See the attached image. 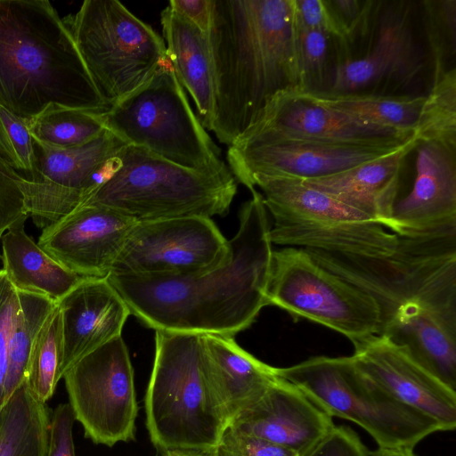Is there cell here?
I'll list each match as a JSON object with an SVG mask.
<instances>
[{"label":"cell","instance_id":"cell-1","mask_svg":"<svg viewBox=\"0 0 456 456\" xmlns=\"http://www.w3.org/2000/svg\"><path fill=\"white\" fill-rule=\"evenodd\" d=\"M397 235L384 257L305 249L370 296L383 336L456 390V226Z\"/></svg>","mask_w":456,"mask_h":456},{"label":"cell","instance_id":"cell-2","mask_svg":"<svg viewBox=\"0 0 456 456\" xmlns=\"http://www.w3.org/2000/svg\"><path fill=\"white\" fill-rule=\"evenodd\" d=\"M239 214V229L224 266L189 277H107L131 314L154 330L234 337L268 305L273 260L271 224L256 189Z\"/></svg>","mask_w":456,"mask_h":456},{"label":"cell","instance_id":"cell-3","mask_svg":"<svg viewBox=\"0 0 456 456\" xmlns=\"http://www.w3.org/2000/svg\"><path fill=\"white\" fill-rule=\"evenodd\" d=\"M212 132L233 145L279 94L305 91L295 0H212Z\"/></svg>","mask_w":456,"mask_h":456},{"label":"cell","instance_id":"cell-4","mask_svg":"<svg viewBox=\"0 0 456 456\" xmlns=\"http://www.w3.org/2000/svg\"><path fill=\"white\" fill-rule=\"evenodd\" d=\"M53 105L110 107L49 1L0 0V108L29 120Z\"/></svg>","mask_w":456,"mask_h":456},{"label":"cell","instance_id":"cell-5","mask_svg":"<svg viewBox=\"0 0 456 456\" xmlns=\"http://www.w3.org/2000/svg\"><path fill=\"white\" fill-rule=\"evenodd\" d=\"M146 427L164 454L215 451L231 419L211 379L201 334L155 330Z\"/></svg>","mask_w":456,"mask_h":456},{"label":"cell","instance_id":"cell-6","mask_svg":"<svg viewBox=\"0 0 456 456\" xmlns=\"http://www.w3.org/2000/svg\"><path fill=\"white\" fill-rule=\"evenodd\" d=\"M236 191L229 168L202 173L126 144L111 173L81 205L109 208L137 223L212 218L227 215Z\"/></svg>","mask_w":456,"mask_h":456},{"label":"cell","instance_id":"cell-7","mask_svg":"<svg viewBox=\"0 0 456 456\" xmlns=\"http://www.w3.org/2000/svg\"><path fill=\"white\" fill-rule=\"evenodd\" d=\"M245 186L261 191L273 221V245L367 257L387 256L396 248L395 233L300 178L254 175Z\"/></svg>","mask_w":456,"mask_h":456},{"label":"cell","instance_id":"cell-8","mask_svg":"<svg viewBox=\"0 0 456 456\" xmlns=\"http://www.w3.org/2000/svg\"><path fill=\"white\" fill-rule=\"evenodd\" d=\"M98 118L127 145L176 165L202 173L229 168L191 110L169 60L142 86L98 113Z\"/></svg>","mask_w":456,"mask_h":456},{"label":"cell","instance_id":"cell-9","mask_svg":"<svg viewBox=\"0 0 456 456\" xmlns=\"http://www.w3.org/2000/svg\"><path fill=\"white\" fill-rule=\"evenodd\" d=\"M330 417L348 419L364 430L379 447H411L443 431L429 417L398 402L362 375L351 356H314L295 365L277 368Z\"/></svg>","mask_w":456,"mask_h":456},{"label":"cell","instance_id":"cell-10","mask_svg":"<svg viewBox=\"0 0 456 456\" xmlns=\"http://www.w3.org/2000/svg\"><path fill=\"white\" fill-rule=\"evenodd\" d=\"M63 21L110 106L142 86L168 60L163 38L117 0H86Z\"/></svg>","mask_w":456,"mask_h":456},{"label":"cell","instance_id":"cell-11","mask_svg":"<svg viewBox=\"0 0 456 456\" xmlns=\"http://www.w3.org/2000/svg\"><path fill=\"white\" fill-rule=\"evenodd\" d=\"M267 302L295 321L306 319L344 335L354 346L379 331L375 300L319 265L305 248L273 251Z\"/></svg>","mask_w":456,"mask_h":456},{"label":"cell","instance_id":"cell-12","mask_svg":"<svg viewBox=\"0 0 456 456\" xmlns=\"http://www.w3.org/2000/svg\"><path fill=\"white\" fill-rule=\"evenodd\" d=\"M69 404L85 436L109 447L134 439L138 404L122 336L75 362L63 375Z\"/></svg>","mask_w":456,"mask_h":456},{"label":"cell","instance_id":"cell-13","mask_svg":"<svg viewBox=\"0 0 456 456\" xmlns=\"http://www.w3.org/2000/svg\"><path fill=\"white\" fill-rule=\"evenodd\" d=\"M230 241L212 218L193 216L136 223L111 274L139 278L189 277L226 265Z\"/></svg>","mask_w":456,"mask_h":456},{"label":"cell","instance_id":"cell-14","mask_svg":"<svg viewBox=\"0 0 456 456\" xmlns=\"http://www.w3.org/2000/svg\"><path fill=\"white\" fill-rule=\"evenodd\" d=\"M126 145L107 129L89 142L69 149H53L34 140L33 177L26 180L20 175L18 180L34 223L45 228L79 207L109 176Z\"/></svg>","mask_w":456,"mask_h":456},{"label":"cell","instance_id":"cell-15","mask_svg":"<svg viewBox=\"0 0 456 456\" xmlns=\"http://www.w3.org/2000/svg\"><path fill=\"white\" fill-rule=\"evenodd\" d=\"M411 140L404 143L361 144L272 136L229 146L227 160L235 180L244 186L254 175L312 179L379 159Z\"/></svg>","mask_w":456,"mask_h":456},{"label":"cell","instance_id":"cell-16","mask_svg":"<svg viewBox=\"0 0 456 456\" xmlns=\"http://www.w3.org/2000/svg\"><path fill=\"white\" fill-rule=\"evenodd\" d=\"M137 222L111 208L81 205L43 228L37 244L84 278H107Z\"/></svg>","mask_w":456,"mask_h":456},{"label":"cell","instance_id":"cell-17","mask_svg":"<svg viewBox=\"0 0 456 456\" xmlns=\"http://www.w3.org/2000/svg\"><path fill=\"white\" fill-rule=\"evenodd\" d=\"M358 370L398 402L436 421L443 431L456 428V390L419 364L404 348L383 336L354 346Z\"/></svg>","mask_w":456,"mask_h":456},{"label":"cell","instance_id":"cell-18","mask_svg":"<svg viewBox=\"0 0 456 456\" xmlns=\"http://www.w3.org/2000/svg\"><path fill=\"white\" fill-rule=\"evenodd\" d=\"M272 136L389 144L404 143L415 134L363 124L318 102L307 91H288L277 94L256 122L233 145Z\"/></svg>","mask_w":456,"mask_h":456},{"label":"cell","instance_id":"cell-19","mask_svg":"<svg viewBox=\"0 0 456 456\" xmlns=\"http://www.w3.org/2000/svg\"><path fill=\"white\" fill-rule=\"evenodd\" d=\"M229 426L304 456L334 427L321 410L289 381L278 377Z\"/></svg>","mask_w":456,"mask_h":456},{"label":"cell","instance_id":"cell-20","mask_svg":"<svg viewBox=\"0 0 456 456\" xmlns=\"http://www.w3.org/2000/svg\"><path fill=\"white\" fill-rule=\"evenodd\" d=\"M416 176L393 207L389 231L403 235L456 226V146L419 142Z\"/></svg>","mask_w":456,"mask_h":456},{"label":"cell","instance_id":"cell-21","mask_svg":"<svg viewBox=\"0 0 456 456\" xmlns=\"http://www.w3.org/2000/svg\"><path fill=\"white\" fill-rule=\"evenodd\" d=\"M57 305L61 314V379L83 356L120 337L131 314L107 278L83 279Z\"/></svg>","mask_w":456,"mask_h":456},{"label":"cell","instance_id":"cell-22","mask_svg":"<svg viewBox=\"0 0 456 456\" xmlns=\"http://www.w3.org/2000/svg\"><path fill=\"white\" fill-rule=\"evenodd\" d=\"M418 142L415 136L403 147L379 159L331 175L302 180L388 230L393 207L399 196L403 160Z\"/></svg>","mask_w":456,"mask_h":456},{"label":"cell","instance_id":"cell-23","mask_svg":"<svg viewBox=\"0 0 456 456\" xmlns=\"http://www.w3.org/2000/svg\"><path fill=\"white\" fill-rule=\"evenodd\" d=\"M160 22L167 54L176 77L193 100L198 119L211 131L214 85L208 36L168 4L161 12Z\"/></svg>","mask_w":456,"mask_h":456},{"label":"cell","instance_id":"cell-24","mask_svg":"<svg viewBox=\"0 0 456 456\" xmlns=\"http://www.w3.org/2000/svg\"><path fill=\"white\" fill-rule=\"evenodd\" d=\"M201 338L211 379L232 420L278 379L277 367L256 358L234 337L201 334Z\"/></svg>","mask_w":456,"mask_h":456},{"label":"cell","instance_id":"cell-25","mask_svg":"<svg viewBox=\"0 0 456 456\" xmlns=\"http://www.w3.org/2000/svg\"><path fill=\"white\" fill-rule=\"evenodd\" d=\"M21 220L2 236L4 270L18 290L44 294L56 302L67 295L81 277L53 259L24 228Z\"/></svg>","mask_w":456,"mask_h":456},{"label":"cell","instance_id":"cell-26","mask_svg":"<svg viewBox=\"0 0 456 456\" xmlns=\"http://www.w3.org/2000/svg\"><path fill=\"white\" fill-rule=\"evenodd\" d=\"M411 36L402 20L384 22L372 47L362 56L346 60L335 67L329 88L331 94H354L406 67L411 54Z\"/></svg>","mask_w":456,"mask_h":456},{"label":"cell","instance_id":"cell-27","mask_svg":"<svg viewBox=\"0 0 456 456\" xmlns=\"http://www.w3.org/2000/svg\"><path fill=\"white\" fill-rule=\"evenodd\" d=\"M318 102L363 124L415 134L425 96H385L365 94L310 92Z\"/></svg>","mask_w":456,"mask_h":456},{"label":"cell","instance_id":"cell-28","mask_svg":"<svg viewBox=\"0 0 456 456\" xmlns=\"http://www.w3.org/2000/svg\"><path fill=\"white\" fill-rule=\"evenodd\" d=\"M49 410L24 382L0 412V456H45Z\"/></svg>","mask_w":456,"mask_h":456},{"label":"cell","instance_id":"cell-29","mask_svg":"<svg viewBox=\"0 0 456 456\" xmlns=\"http://www.w3.org/2000/svg\"><path fill=\"white\" fill-rule=\"evenodd\" d=\"M20 310L13 325L7 355L4 386L5 403L27 379L36 338L57 302L41 293L18 290Z\"/></svg>","mask_w":456,"mask_h":456},{"label":"cell","instance_id":"cell-30","mask_svg":"<svg viewBox=\"0 0 456 456\" xmlns=\"http://www.w3.org/2000/svg\"><path fill=\"white\" fill-rule=\"evenodd\" d=\"M31 136L53 149H69L89 142L105 131L98 113L50 106L28 120Z\"/></svg>","mask_w":456,"mask_h":456},{"label":"cell","instance_id":"cell-31","mask_svg":"<svg viewBox=\"0 0 456 456\" xmlns=\"http://www.w3.org/2000/svg\"><path fill=\"white\" fill-rule=\"evenodd\" d=\"M61 314L53 309L41 328L31 352L26 384L34 397L45 403L61 379Z\"/></svg>","mask_w":456,"mask_h":456},{"label":"cell","instance_id":"cell-32","mask_svg":"<svg viewBox=\"0 0 456 456\" xmlns=\"http://www.w3.org/2000/svg\"><path fill=\"white\" fill-rule=\"evenodd\" d=\"M415 135L419 142L456 146V69L435 78L420 110Z\"/></svg>","mask_w":456,"mask_h":456},{"label":"cell","instance_id":"cell-33","mask_svg":"<svg viewBox=\"0 0 456 456\" xmlns=\"http://www.w3.org/2000/svg\"><path fill=\"white\" fill-rule=\"evenodd\" d=\"M0 155L21 177L35 172L34 140L28 120L0 108Z\"/></svg>","mask_w":456,"mask_h":456},{"label":"cell","instance_id":"cell-34","mask_svg":"<svg viewBox=\"0 0 456 456\" xmlns=\"http://www.w3.org/2000/svg\"><path fill=\"white\" fill-rule=\"evenodd\" d=\"M330 38L327 34L320 30L299 26L300 59L305 91L321 90L327 73Z\"/></svg>","mask_w":456,"mask_h":456},{"label":"cell","instance_id":"cell-35","mask_svg":"<svg viewBox=\"0 0 456 456\" xmlns=\"http://www.w3.org/2000/svg\"><path fill=\"white\" fill-rule=\"evenodd\" d=\"M20 310L19 291L4 269L0 270V412L5 403L4 386L8 344Z\"/></svg>","mask_w":456,"mask_h":456},{"label":"cell","instance_id":"cell-36","mask_svg":"<svg viewBox=\"0 0 456 456\" xmlns=\"http://www.w3.org/2000/svg\"><path fill=\"white\" fill-rule=\"evenodd\" d=\"M19 177L0 155V241L9 228L29 216Z\"/></svg>","mask_w":456,"mask_h":456},{"label":"cell","instance_id":"cell-37","mask_svg":"<svg viewBox=\"0 0 456 456\" xmlns=\"http://www.w3.org/2000/svg\"><path fill=\"white\" fill-rule=\"evenodd\" d=\"M216 456L297 455L260 437L228 426L215 450Z\"/></svg>","mask_w":456,"mask_h":456},{"label":"cell","instance_id":"cell-38","mask_svg":"<svg viewBox=\"0 0 456 456\" xmlns=\"http://www.w3.org/2000/svg\"><path fill=\"white\" fill-rule=\"evenodd\" d=\"M295 4L301 28L320 30L341 42L348 41L327 0H295Z\"/></svg>","mask_w":456,"mask_h":456},{"label":"cell","instance_id":"cell-39","mask_svg":"<svg viewBox=\"0 0 456 456\" xmlns=\"http://www.w3.org/2000/svg\"><path fill=\"white\" fill-rule=\"evenodd\" d=\"M75 418L69 403H61L50 416L45 456H76L72 435Z\"/></svg>","mask_w":456,"mask_h":456},{"label":"cell","instance_id":"cell-40","mask_svg":"<svg viewBox=\"0 0 456 456\" xmlns=\"http://www.w3.org/2000/svg\"><path fill=\"white\" fill-rule=\"evenodd\" d=\"M304 456H370L357 434L345 426H335Z\"/></svg>","mask_w":456,"mask_h":456},{"label":"cell","instance_id":"cell-41","mask_svg":"<svg viewBox=\"0 0 456 456\" xmlns=\"http://www.w3.org/2000/svg\"><path fill=\"white\" fill-rule=\"evenodd\" d=\"M327 3L344 29L348 41L357 32H363L370 14L372 2L327 0Z\"/></svg>","mask_w":456,"mask_h":456},{"label":"cell","instance_id":"cell-42","mask_svg":"<svg viewBox=\"0 0 456 456\" xmlns=\"http://www.w3.org/2000/svg\"><path fill=\"white\" fill-rule=\"evenodd\" d=\"M168 5L208 36L212 17V0H171Z\"/></svg>","mask_w":456,"mask_h":456},{"label":"cell","instance_id":"cell-43","mask_svg":"<svg viewBox=\"0 0 456 456\" xmlns=\"http://www.w3.org/2000/svg\"><path fill=\"white\" fill-rule=\"evenodd\" d=\"M370 456H417L411 447H379L369 452Z\"/></svg>","mask_w":456,"mask_h":456},{"label":"cell","instance_id":"cell-44","mask_svg":"<svg viewBox=\"0 0 456 456\" xmlns=\"http://www.w3.org/2000/svg\"><path fill=\"white\" fill-rule=\"evenodd\" d=\"M169 453L172 456H216L215 451H177Z\"/></svg>","mask_w":456,"mask_h":456},{"label":"cell","instance_id":"cell-45","mask_svg":"<svg viewBox=\"0 0 456 456\" xmlns=\"http://www.w3.org/2000/svg\"><path fill=\"white\" fill-rule=\"evenodd\" d=\"M164 456H172L169 452L165 453Z\"/></svg>","mask_w":456,"mask_h":456},{"label":"cell","instance_id":"cell-46","mask_svg":"<svg viewBox=\"0 0 456 456\" xmlns=\"http://www.w3.org/2000/svg\"><path fill=\"white\" fill-rule=\"evenodd\" d=\"M292 456H300V455H292Z\"/></svg>","mask_w":456,"mask_h":456}]
</instances>
